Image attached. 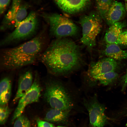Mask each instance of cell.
Instances as JSON below:
<instances>
[{"label": "cell", "mask_w": 127, "mask_h": 127, "mask_svg": "<svg viewBox=\"0 0 127 127\" xmlns=\"http://www.w3.org/2000/svg\"><path fill=\"white\" fill-rule=\"evenodd\" d=\"M41 59L51 73L58 76L71 74L84 63L79 46L66 38L53 40L41 54Z\"/></svg>", "instance_id": "cell-1"}, {"label": "cell", "mask_w": 127, "mask_h": 127, "mask_svg": "<svg viewBox=\"0 0 127 127\" xmlns=\"http://www.w3.org/2000/svg\"><path fill=\"white\" fill-rule=\"evenodd\" d=\"M43 32L32 39L13 48L2 50L1 62L6 69H14L33 63L42 51L45 43Z\"/></svg>", "instance_id": "cell-2"}, {"label": "cell", "mask_w": 127, "mask_h": 127, "mask_svg": "<svg viewBox=\"0 0 127 127\" xmlns=\"http://www.w3.org/2000/svg\"><path fill=\"white\" fill-rule=\"evenodd\" d=\"M59 80L51 81L46 85L45 97L53 108L70 111L73 106V96L70 91Z\"/></svg>", "instance_id": "cell-3"}, {"label": "cell", "mask_w": 127, "mask_h": 127, "mask_svg": "<svg viewBox=\"0 0 127 127\" xmlns=\"http://www.w3.org/2000/svg\"><path fill=\"white\" fill-rule=\"evenodd\" d=\"M102 17L97 12L81 17L79 22L82 28L81 42L89 49L95 45L96 39L102 27Z\"/></svg>", "instance_id": "cell-4"}, {"label": "cell", "mask_w": 127, "mask_h": 127, "mask_svg": "<svg viewBox=\"0 0 127 127\" xmlns=\"http://www.w3.org/2000/svg\"><path fill=\"white\" fill-rule=\"evenodd\" d=\"M43 16L49 24L50 33L57 39L73 36L78 32L77 26L63 16L54 13L45 14Z\"/></svg>", "instance_id": "cell-5"}, {"label": "cell", "mask_w": 127, "mask_h": 127, "mask_svg": "<svg viewBox=\"0 0 127 127\" xmlns=\"http://www.w3.org/2000/svg\"><path fill=\"white\" fill-rule=\"evenodd\" d=\"M38 18L34 12H30L15 30L3 39L0 43L4 46L27 39L36 32L38 26Z\"/></svg>", "instance_id": "cell-6"}, {"label": "cell", "mask_w": 127, "mask_h": 127, "mask_svg": "<svg viewBox=\"0 0 127 127\" xmlns=\"http://www.w3.org/2000/svg\"><path fill=\"white\" fill-rule=\"evenodd\" d=\"M83 103L88 112L91 124L94 127H103L108 118L104 113L105 106L99 102L96 95L84 99Z\"/></svg>", "instance_id": "cell-7"}, {"label": "cell", "mask_w": 127, "mask_h": 127, "mask_svg": "<svg viewBox=\"0 0 127 127\" xmlns=\"http://www.w3.org/2000/svg\"><path fill=\"white\" fill-rule=\"evenodd\" d=\"M41 90L38 80L35 79L30 90L19 99L12 118V123L22 115L25 107L28 105L37 102L39 100Z\"/></svg>", "instance_id": "cell-8"}, {"label": "cell", "mask_w": 127, "mask_h": 127, "mask_svg": "<svg viewBox=\"0 0 127 127\" xmlns=\"http://www.w3.org/2000/svg\"><path fill=\"white\" fill-rule=\"evenodd\" d=\"M116 60L108 57L91 63L87 72L90 80L100 75L110 72L115 71L118 67Z\"/></svg>", "instance_id": "cell-9"}, {"label": "cell", "mask_w": 127, "mask_h": 127, "mask_svg": "<svg viewBox=\"0 0 127 127\" xmlns=\"http://www.w3.org/2000/svg\"><path fill=\"white\" fill-rule=\"evenodd\" d=\"M63 11L72 14L85 10L89 7L91 0H53Z\"/></svg>", "instance_id": "cell-10"}, {"label": "cell", "mask_w": 127, "mask_h": 127, "mask_svg": "<svg viewBox=\"0 0 127 127\" xmlns=\"http://www.w3.org/2000/svg\"><path fill=\"white\" fill-rule=\"evenodd\" d=\"M124 4L117 1H113L105 16L108 24L111 25L122 19L126 13Z\"/></svg>", "instance_id": "cell-11"}, {"label": "cell", "mask_w": 127, "mask_h": 127, "mask_svg": "<svg viewBox=\"0 0 127 127\" xmlns=\"http://www.w3.org/2000/svg\"><path fill=\"white\" fill-rule=\"evenodd\" d=\"M33 76L32 73L28 71L19 78L17 92L13 101L16 102L30 89L32 84Z\"/></svg>", "instance_id": "cell-12"}, {"label": "cell", "mask_w": 127, "mask_h": 127, "mask_svg": "<svg viewBox=\"0 0 127 127\" xmlns=\"http://www.w3.org/2000/svg\"><path fill=\"white\" fill-rule=\"evenodd\" d=\"M125 25L124 23L118 22L111 25L107 31L104 39L107 44H118L120 35Z\"/></svg>", "instance_id": "cell-13"}, {"label": "cell", "mask_w": 127, "mask_h": 127, "mask_svg": "<svg viewBox=\"0 0 127 127\" xmlns=\"http://www.w3.org/2000/svg\"><path fill=\"white\" fill-rule=\"evenodd\" d=\"M103 53L108 57L116 60L127 59V52L122 49L117 44H107Z\"/></svg>", "instance_id": "cell-14"}, {"label": "cell", "mask_w": 127, "mask_h": 127, "mask_svg": "<svg viewBox=\"0 0 127 127\" xmlns=\"http://www.w3.org/2000/svg\"><path fill=\"white\" fill-rule=\"evenodd\" d=\"M20 0H13L11 9L6 15L2 23L1 28L3 30H6L13 25L15 16L20 7Z\"/></svg>", "instance_id": "cell-15"}, {"label": "cell", "mask_w": 127, "mask_h": 127, "mask_svg": "<svg viewBox=\"0 0 127 127\" xmlns=\"http://www.w3.org/2000/svg\"><path fill=\"white\" fill-rule=\"evenodd\" d=\"M69 111L53 108L47 113L45 119L52 122L64 123L68 119Z\"/></svg>", "instance_id": "cell-16"}, {"label": "cell", "mask_w": 127, "mask_h": 127, "mask_svg": "<svg viewBox=\"0 0 127 127\" xmlns=\"http://www.w3.org/2000/svg\"><path fill=\"white\" fill-rule=\"evenodd\" d=\"M0 106H4L8 103L11 95L10 80L8 77L3 78L0 82Z\"/></svg>", "instance_id": "cell-17"}, {"label": "cell", "mask_w": 127, "mask_h": 127, "mask_svg": "<svg viewBox=\"0 0 127 127\" xmlns=\"http://www.w3.org/2000/svg\"><path fill=\"white\" fill-rule=\"evenodd\" d=\"M113 1L112 0H96L97 12L102 18H105Z\"/></svg>", "instance_id": "cell-18"}, {"label": "cell", "mask_w": 127, "mask_h": 127, "mask_svg": "<svg viewBox=\"0 0 127 127\" xmlns=\"http://www.w3.org/2000/svg\"><path fill=\"white\" fill-rule=\"evenodd\" d=\"M118 75V74L115 71L111 72L97 76L93 80L98 81L103 85H107L115 80Z\"/></svg>", "instance_id": "cell-19"}, {"label": "cell", "mask_w": 127, "mask_h": 127, "mask_svg": "<svg viewBox=\"0 0 127 127\" xmlns=\"http://www.w3.org/2000/svg\"><path fill=\"white\" fill-rule=\"evenodd\" d=\"M27 8L24 6H20L16 15L13 25L16 28L27 16Z\"/></svg>", "instance_id": "cell-20"}, {"label": "cell", "mask_w": 127, "mask_h": 127, "mask_svg": "<svg viewBox=\"0 0 127 127\" xmlns=\"http://www.w3.org/2000/svg\"><path fill=\"white\" fill-rule=\"evenodd\" d=\"M30 122L25 116L22 115L15 120L14 127H30Z\"/></svg>", "instance_id": "cell-21"}, {"label": "cell", "mask_w": 127, "mask_h": 127, "mask_svg": "<svg viewBox=\"0 0 127 127\" xmlns=\"http://www.w3.org/2000/svg\"><path fill=\"white\" fill-rule=\"evenodd\" d=\"M11 112L7 105L1 106L0 108V123L4 124L6 121Z\"/></svg>", "instance_id": "cell-22"}, {"label": "cell", "mask_w": 127, "mask_h": 127, "mask_svg": "<svg viewBox=\"0 0 127 127\" xmlns=\"http://www.w3.org/2000/svg\"><path fill=\"white\" fill-rule=\"evenodd\" d=\"M118 44L127 47V30L123 32L120 34Z\"/></svg>", "instance_id": "cell-23"}, {"label": "cell", "mask_w": 127, "mask_h": 127, "mask_svg": "<svg viewBox=\"0 0 127 127\" xmlns=\"http://www.w3.org/2000/svg\"><path fill=\"white\" fill-rule=\"evenodd\" d=\"M10 0H0V13L3 14L8 5Z\"/></svg>", "instance_id": "cell-24"}, {"label": "cell", "mask_w": 127, "mask_h": 127, "mask_svg": "<svg viewBox=\"0 0 127 127\" xmlns=\"http://www.w3.org/2000/svg\"><path fill=\"white\" fill-rule=\"evenodd\" d=\"M36 122L37 127H54L52 124L39 119H37Z\"/></svg>", "instance_id": "cell-25"}, {"label": "cell", "mask_w": 127, "mask_h": 127, "mask_svg": "<svg viewBox=\"0 0 127 127\" xmlns=\"http://www.w3.org/2000/svg\"><path fill=\"white\" fill-rule=\"evenodd\" d=\"M122 84V90L123 91L127 87V72L122 77L121 79Z\"/></svg>", "instance_id": "cell-26"}, {"label": "cell", "mask_w": 127, "mask_h": 127, "mask_svg": "<svg viewBox=\"0 0 127 127\" xmlns=\"http://www.w3.org/2000/svg\"><path fill=\"white\" fill-rule=\"evenodd\" d=\"M57 127H63V126H58Z\"/></svg>", "instance_id": "cell-27"}, {"label": "cell", "mask_w": 127, "mask_h": 127, "mask_svg": "<svg viewBox=\"0 0 127 127\" xmlns=\"http://www.w3.org/2000/svg\"><path fill=\"white\" fill-rule=\"evenodd\" d=\"M126 126H127V123H126Z\"/></svg>", "instance_id": "cell-28"}, {"label": "cell", "mask_w": 127, "mask_h": 127, "mask_svg": "<svg viewBox=\"0 0 127 127\" xmlns=\"http://www.w3.org/2000/svg\"><path fill=\"white\" fill-rule=\"evenodd\" d=\"M126 72H127V70H126Z\"/></svg>", "instance_id": "cell-29"}]
</instances>
